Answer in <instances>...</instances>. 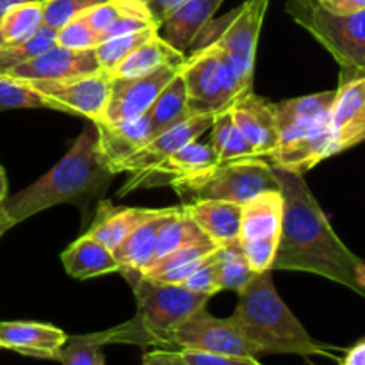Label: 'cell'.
I'll return each mask as SVG.
<instances>
[{"mask_svg":"<svg viewBox=\"0 0 365 365\" xmlns=\"http://www.w3.org/2000/svg\"><path fill=\"white\" fill-rule=\"evenodd\" d=\"M334 98L335 91H323L274 103V116L280 135L278 143L291 141L328 127Z\"/></svg>","mask_w":365,"mask_h":365,"instance_id":"16","label":"cell"},{"mask_svg":"<svg viewBox=\"0 0 365 365\" xmlns=\"http://www.w3.org/2000/svg\"><path fill=\"white\" fill-rule=\"evenodd\" d=\"M210 130H212V134H210L209 145L212 146L214 153H216L217 163H230V160L257 157L250 143L246 141L242 132L235 125L230 109L217 113L214 116Z\"/></svg>","mask_w":365,"mask_h":365,"instance_id":"31","label":"cell"},{"mask_svg":"<svg viewBox=\"0 0 365 365\" xmlns=\"http://www.w3.org/2000/svg\"><path fill=\"white\" fill-rule=\"evenodd\" d=\"M180 355L191 365H262L253 356L216 355V353L191 351V349H180Z\"/></svg>","mask_w":365,"mask_h":365,"instance_id":"42","label":"cell"},{"mask_svg":"<svg viewBox=\"0 0 365 365\" xmlns=\"http://www.w3.org/2000/svg\"><path fill=\"white\" fill-rule=\"evenodd\" d=\"M7 196V178L4 173V168L0 166V202H4Z\"/></svg>","mask_w":365,"mask_h":365,"instance_id":"48","label":"cell"},{"mask_svg":"<svg viewBox=\"0 0 365 365\" xmlns=\"http://www.w3.org/2000/svg\"><path fill=\"white\" fill-rule=\"evenodd\" d=\"M180 64H168L148 75L135 78H113L110 95L100 121L132 120L146 114L159 93L180 71ZM96 123V121H93Z\"/></svg>","mask_w":365,"mask_h":365,"instance_id":"12","label":"cell"},{"mask_svg":"<svg viewBox=\"0 0 365 365\" xmlns=\"http://www.w3.org/2000/svg\"><path fill=\"white\" fill-rule=\"evenodd\" d=\"M57 31L56 29H50L43 25L31 39L27 41L16 43V45H6L0 46V75L7 73L13 68L20 66L25 61L32 59L38 53L45 52L50 46L57 45L56 41Z\"/></svg>","mask_w":365,"mask_h":365,"instance_id":"35","label":"cell"},{"mask_svg":"<svg viewBox=\"0 0 365 365\" xmlns=\"http://www.w3.org/2000/svg\"><path fill=\"white\" fill-rule=\"evenodd\" d=\"M13 109H52L39 93L9 75H0V113Z\"/></svg>","mask_w":365,"mask_h":365,"instance_id":"36","label":"cell"},{"mask_svg":"<svg viewBox=\"0 0 365 365\" xmlns=\"http://www.w3.org/2000/svg\"><path fill=\"white\" fill-rule=\"evenodd\" d=\"M24 2H29V0H0V16H2L9 7L16 6V4H24Z\"/></svg>","mask_w":365,"mask_h":365,"instance_id":"49","label":"cell"},{"mask_svg":"<svg viewBox=\"0 0 365 365\" xmlns=\"http://www.w3.org/2000/svg\"><path fill=\"white\" fill-rule=\"evenodd\" d=\"M330 132L335 152L353 148L365 138V77L364 71L342 70L341 86L330 109Z\"/></svg>","mask_w":365,"mask_h":365,"instance_id":"13","label":"cell"},{"mask_svg":"<svg viewBox=\"0 0 365 365\" xmlns=\"http://www.w3.org/2000/svg\"><path fill=\"white\" fill-rule=\"evenodd\" d=\"M25 84L52 103L53 110L84 116L88 121H100L109 100L113 77L98 70L59 81H31Z\"/></svg>","mask_w":365,"mask_h":365,"instance_id":"9","label":"cell"},{"mask_svg":"<svg viewBox=\"0 0 365 365\" xmlns=\"http://www.w3.org/2000/svg\"><path fill=\"white\" fill-rule=\"evenodd\" d=\"M192 114H217L230 109L253 88L242 82L237 68L217 45H207L185 56L180 66Z\"/></svg>","mask_w":365,"mask_h":365,"instance_id":"5","label":"cell"},{"mask_svg":"<svg viewBox=\"0 0 365 365\" xmlns=\"http://www.w3.org/2000/svg\"><path fill=\"white\" fill-rule=\"evenodd\" d=\"M159 32V27H146L143 31L130 32V34H121L116 38L106 39V41H100L95 46V56L98 61L100 70L107 71V73H113L114 68L128 56V53L134 52L139 45L150 39L152 36H155Z\"/></svg>","mask_w":365,"mask_h":365,"instance_id":"33","label":"cell"},{"mask_svg":"<svg viewBox=\"0 0 365 365\" xmlns=\"http://www.w3.org/2000/svg\"><path fill=\"white\" fill-rule=\"evenodd\" d=\"M95 127L98 134L100 157L113 175H116V168L127 157L155 138L148 113L132 120L96 121Z\"/></svg>","mask_w":365,"mask_h":365,"instance_id":"18","label":"cell"},{"mask_svg":"<svg viewBox=\"0 0 365 365\" xmlns=\"http://www.w3.org/2000/svg\"><path fill=\"white\" fill-rule=\"evenodd\" d=\"M184 207L200 230L217 246L239 239L242 205L220 200H196L184 203Z\"/></svg>","mask_w":365,"mask_h":365,"instance_id":"24","label":"cell"},{"mask_svg":"<svg viewBox=\"0 0 365 365\" xmlns=\"http://www.w3.org/2000/svg\"><path fill=\"white\" fill-rule=\"evenodd\" d=\"M159 212L160 209H130V207H114L110 202H102L88 235L100 241L109 250H114L139 225Z\"/></svg>","mask_w":365,"mask_h":365,"instance_id":"25","label":"cell"},{"mask_svg":"<svg viewBox=\"0 0 365 365\" xmlns=\"http://www.w3.org/2000/svg\"><path fill=\"white\" fill-rule=\"evenodd\" d=\"M113 177L100 157L95 123L89 121L66 155L48 173L14 196H6L4 210L14 227L61 203L84 205L95 192L110 184Z\"/></svg>","mask_w":365,"mask_h":365,"instance_id":"2","label":"cell"},{"mask_svg":"<svg viewBox=\"0 0 365 365\" xmlns=\"http://www.w3.org/2000/svg\"><path fill=\"white\" fill-rule=\"evenodd\" d=\"M173 346L191 351L216 353V355H239L257 359L253 346L242 337L230 317L220 319L205 309L192 314L173 334Z\"/></svg>","mask_w":365,"mask_h":365,"instance_id":"11","label":"cell"},{"mask_svg":"<svg viewBox=\"0 0 365 365\" xmlns=\"http://www.w3.org/2000/svg\"><path fill=\"white\" fill-rule=\"evenodd\" d=\"M9 228H13V223H11L9 217H7L6 210H4V203L0 202V237H2Z\"/></svg>","mask_w":365,"mask_h":365,"instance_id":"47","label":"cell"},{"mask_svg":"<svg viewBox=\"0 0 365 365\" xmlns=\"http://www.w3.org/2000/svg\"><path fill=\"white\" fill-rule=\"evenodd\" d=\"M339 365H365V339H359L349 349H346L344 359Z\"/></svg>","mask_w":365,"mask_h":365,"instance_id":"46","label":"cell"},{"mask_svg":"<svg viewBox=\"0 0 365 365\" xmlns=\"http://www.w3.org/2000/svg\"><path fill=\"white\" fill-rule=\"evenodd\" d=\"M130 13H150L148 6L141 2H134V0H106L102 4L89 7L88 11L82 13V16L88 20L91 29L95 32H102L103 29L109 27L114 20H118L123 14ZM152 14V13H150Z\"/></svg>","mask_w":365,"mask_h":365,"instance_id":"37","label":"cell"},{"mask_svg":"<svg viewBox=\"0 0 365 365\" xmlns=\"http://www.w3.org/2000/svg\"><path fill=\"white\" fill-rule=\"evenodd\" d=\"M331 155H337V152H335L334 138L328 125L312 134L278 143L277 148L271 152L269 159L274 168L303 175Z\"/></svg>","mask_w":365,"mask_h":365,"instance_id":"20","label":"cell"},{"mask_svg":"<svg viewBox=\"0 0 365 365\" xmlns=\"http://www.w3.org/2000/svg\"><path fill=\"white\" fill-rule=\"evenodd\" d=\"M284 198L280 237L271 269L319 274L365 296V264L331 228L303 175L274 168Z\"/></svg>","mask_w":365,"mask_h":365,"instance_id":"1","label":"cell"},{"mask_svg":"<svg viewBox=\"0 0 365 365\" xmlns=\"http://www.w3.org/2000/svg\"><path fill=\"white\" fill-rule=\"evenodd\" d=\"M216 114H195V116L187 118V120L180 121V123L173 125V127L166 128L155 138L150 139L145 146L132 153L130 157L123 160L120 166L116 168L118 173H143L146 170H152L159 163H163L166 157L171 153L178 152L184 148L185 145L192 141H198L210 127H212V120Z\"/></svg>","mask_w":365,"mask_h":365,"instance_id":"14","label":"cell"},{"mask_svg":"<svg viewBox=\"0 0 365 365\" xmlns=\"http://www.w3.org/2000/svg\"><path fill=\"white\" fill-rule=\"evenodd\" d=\"M61 260L70 277L77 280L102 277V274L118 271V262L113 255V250L103 246L102 242L84 234L71 242L63 253Z\"/></svg>","mask_w":365,"mask_h":365,"instance_id":"26","label":"cell"},{"mask_svg":"<svg viewBox=\"0 0 365 365\" xmlns=\"http://www.w3.org/2000/svg\"><path fill=\"white\" fill-rule=\"evenodd\" d=\"M134 2H141V4H148L150 0H134Z\"/></svg>","mask_w":365,"mask_h":365,"instance_id":"50","label":"cell"},{"mask_svg":"<svg viewBox=\"0 0 365 365\" xmlns=\"http://www.w3.org/2000/svg\"><path fill=\"white\" fill-rule=\"evenodd\" d=\"M216 250H217V245L212 241V239H209V237L198 239V241L189 242V245L182 246V248L175 250V252L168 253L166 257H163V259L157 260V262L153 264V266L150 267V269L146 271L143 277H150V274L160 273V271L171 269V267L182 266V264L192 262V260L203 259V257L210 255V253H214Z\"/></svg>","mask_w":365,"mask_h":365,"instance_id":"38","label":"cell"},{"mask_svg":"<svg viewBox=\"0 0 365 365\" xmlns=\"http://www.w3.org/2000/svg\"><path fill=\"white\" fill-rule=\"evenodd\" d=\"M182 287L187 291L196 292V294H205L212 298L214 294L221 291L220 284H217V273L216 264H214V253L207 257L191 274L184 280Z\"/></svg>","mask_w":365,"mask_h":365,"instance_id":"41","label":"cell"},{"mask_svg":"<svg viewBox=\"0 0 365 365\" xmlns=\"http://www.w3.org/2000/svg\"><path fill=\"white\" fill-rule=\"evenodd\" d=\"M43 2V25L50 29H61L71 18L78 16L89 7L102 4L106 0H41Z\"/></svg>","mask_w":365,"mask_h":365,"instance_id":"40","label":"cell"},{"mask_svg":"<svg viewBox=\"0 0 365 365\" xmlns=\"http://www.w3.org/2000/svg\"><path fill=\"white\" fill-rule=\"evenodd\" d=\"M317 4L335 14H353L365 9V0H317Z\"/></svg>","mask_w":365,"mask_h":365,"instance_id":"44","label":"cell"},{"mask_svg":"<svg viewBox=\"0 0 365 365\" xmlns=\"http://www.w3.org/2000/svg\"><path fill=\"white\" fill-rule=\"evenodd\" d=\"M175 191L184 203L196 200H220L245 205L262 192L278 191V182L273 164L266 163L262 157H250L220 163L205 177Z\"/></svg>","mask_w":365,"mask_h":365,"instance_id":"8","label":"cell"},{"mask_svg":"<svg viewBox=\"0 0 365 365\" xmlns=\"http://www.w3.org/2000/svg\"><path fill=\"white\" fill-rule=\"evenodd\" d=\"M185 53L178 52L173 46L168 45L160 34L157 32L150 39H146L143 45L132 53H128L110 73L113 78H135L148 75L159 68L168 66V64H180L184 63Z\"/></svg>","mask_w":365,"mask_h":365,"instance_id":"27","label":"cell"},{"mask_svg":"<svg viewBox=\"0 0 365 365\" xmlns=\"http://www.w3.org/2000/svg\"><path fill=\"white\" fill-rule=\"evenodd\" d=\"M284 217L280 189L266 191L242 205L239 242H278Z\"/></svg>","mask_w":365,"mask_h":365,"instance_id":"21","label":"cell"},{"mask_svg":"<svg viewBox=\"0 0 365 365\" xmlns=\"http://www.w3.org/2000/svg\"><path fill=\"white\" fill-rule=\"evenodd\" d=\"M95 48L89 50H70L64 46L53 45L45 52L38 53L32 59L25 61L20 66L13 68L4 75L16 78V81H59V78L75 77L98 71Z\"/></svg>","mask_w":365,"mask_h":365,"instance_id":"15","label":"cell"},{"mask_svg":"<svg viewBox=\"0 0 365 365\" xmlns=\"http://www.w3.org/2000/svg\"><path fill=\"white\" fill-rule=\"evenodd\" d=\"M143 365H191L184 360L180 351H168V349H155L145 353Z\"/></svg>","mask_w":365,"mask_h":365,"instance_id":"43","label":"cell"},{"mask_svg":"<svg viewBox=\"0 0 365 365\" xmlns=\"http://www.w3.org/2000/svg\"><path fill=\"white\" fill-rule=\"evenodd\" d=\"M223 2L225 0H185L159 25L164 32L160 38L175 50L185 53Z\"/></svg>","mask_w":365,"mask_h":365,"instance_id":"22","label":"cell"},{"mask_svg":"<svg viewBox=\"0 0 365 365\" xmlns=\"http://www.w3.org/2000/svg\"><path fill=\"white\" fill-rule=\"evenodd\" d=\"M305 365H316V364H312V362H307Z\"/></svg>","mask_w":365,"mask_h":365,"instance_id":"51","label":"cell"},{"mask_svg":"<svg viewBox=\"0 0 365 365\" xmlns=\"http://www.w3.org/2000/svg\"><path fill=\"white\" fill-rule=\"evenodd\" d=\"M217 164H220L217 157L209 143L192 141L178 152L171 153L152 170L130 175L118 195L125 196L135 189L160 187V185H171L173 189L184 187L205 177Z\"/></svg>","mask_w":365,"mask_h":365,"instance_id":"10","label":"cell"},{"mask_svg":"<svg viewBox=\"0 0 365 365\" xmlns=\"http://www.w3.org/2000/svg\"><path fill=\"white\" fill-rule=\"evenodd\" d=\"M56 41L59 46L70 50H89L98 45V32L91 29L82 14L71 18L70 21L57 29Z\"/></svg>","mask_w":365,"mask_h":365,"instance_id":"39","label":"cell"},{"mask_svg":"<svg viewBox=\"0 0 365 365\" xmlns=\"http://www.w3.org/2000/svg\"><path fill=\"white\" fill-rule=\"evenodd\" d=\"M41 27V0H29V2L16 4L0 16V46L27 41Z\"/></svg>","mask_w":365,"mask_h":365,"instance_id":"30","label":"cell"},{"mask_svg":"<svg viewBox=\"0 0 365 365\" xmlns=\"http://www.w3.org/2000/svg\"><path fill=\"white\" fill-rule=\"evenodd\" d=\"M214 264H216L217 284L221 291L239 292L257 274L250 267L239 239L217 246L214 252Z\"/></svg>","mask_w":365,"mask_h":365,"instance_id":"32","label":"cell"},{"mask_svg":"<svg viewBox=\"0 0 365 365\" xmlns=\"http://www.w3.org/2000/svg\"><path fill=\"white\" fill-rule=\"evenodd\" d=\"M68 335L61 328L38 321H4L0 323V349L39 360H56Z\"/></svg>","mask_w":365,"mask_h":365,"instance_id":"17","label":"cell"},{"mask_svg":"<svg viewBox=\"0 0 365 365\" xmlns=\"http://www.w3.org/2000/svg\"><path fill=\"white\" fill-rule=\"evenodd\" d=\"M107 344V330L98 334L68 337L57 362L63 365H106L102 348Z\"/></svg>","mask_w":365,"mask_h":365,"instance_id":"34","label":"cell"},{"mask_svg":"<svg viewBox=\"0 0 365 365\" xmlns=\"http://www.w3.org/2000/svg\"><path fill=\"white\" fill-rule=\"evenodd\" d=\"M287 13L331 53L341 70H365V9L335 14L317 0H291Z\"/></svg>","mask_w":365,"mask_h":365,"instance_id":"6","label":"cell"},{"mask_svg":"<svg viewBox=\"0 0 365 365\" xmlns=\"http://www.w3.org/2000/svg\"><path fill=\"white\" fill-rule=\"evenodd\" d=\"M203 237H207V235L200 230V227L195 223V220L189 216V212L185 210L184 205L171 207L170 212L164 216L163 223H160L159 232H157L155 252H153V259L150 267H152L159 259L166 257L168 253L175 252V250L182 248V246L189 245V242H195Z\"/></svg>","mask_w":365,"mask_h":365,"instance_id":"28","label":"cell"},{"mask_svg":"<svg viewBox=\"0 0 365 365\" xmlns=\"http://www.w3.org/2000/svg\"><path fill=\"white\" fill-rule=\"evenodd\" d=\"M148 116L150 120H152L155 135L160 134L163 130H166V128L173 127V125L180 123V121L187 120V118L195 116V114L189 110L187 91H185V84L180 71H178V73L171 78L170 84L159 93L155 102L150 107Z\"/></svg>","mask_w":365,"mask_h":365,"instance_id":"29","label":"cell"},{"mask_svg":"<svg viewBox=\"0 0 365 365\" xmlns=\"http://www.w3.org/2000/svg\"><path fill=\"white\" fill-rule=\"evenodd\" d=\"M182 2H185V0H150L146 6H148L150 13H152L153 20L157 21V25H160L164 20H166L168 14H170L171 11L177 9Z\"/></svg>","mask_w":365,"mask_h":365,"instance_id":"45","label":"cell"},{"mask_svg":"<svg viewBox=\"0 0 365 365\" xmlns=\"http://www.w3.org/2000/svg\"><path fill=\"white\" fill-rule=\"evenodd\" d=\"M230 113L255 155L269 157L280 141L274 103L250 91L230 107Z\"/></svg>","mask_w":365,"mask_h":365,"instance_id":"19","label":"cell"},{"mask_svg":"<svg viewBox=\"0 0 365 365\" xmlns=\"http://www.w3.org/2000/svg\"><path fill=\"white\" fill-rule=\"evenodd\" d=\"M134 289L135 316L107 330L109 342L139 346H173V334L185 319L205 309L210 296L196 294L182 285L157 284L138 277L128 282Z\"/></svg>","mask_w":365,"mask_h":365,"instance_id":"4","label":"cell"},{"mask_svg":"<svg viewBox=\"0 0 365 365\" xmlns=\"http://www.w3.org/2000/svg\"><path fill=\"white\" fill-rule=\"evenodd\" d=\"M267 2L269 0H246L242 6L227 13L223 18L217 20L212 18L198 32L187 52L203 48L207 45H217L237 68L242 82L248 88H253L257 45L266 16Z\"/></svg>","mask_w":365,"mask_h":365,"instance_id":"7","label":"cell"},{"mask_svg":"<svg viewBox=\"0 0 365 365\" xmlns=\"http://www.w3.org/2000/svg\"><path fill=\"white\" fill-rule=\"evenodd\" d=\"M239 294L230 316L242 337L257 355H299L335 359L334 348L314 341L298 317L291 312L273 284V269L257 273Z\"/></svg>","mask_w":365,"mask_h":365,"instance_id":"3","label":"cell"},{"mask_svg":"<svg viewBox=\"0 0 365 365\" xmlns=\"http://www.w3.org/2000/svg\"><path fill=\"white\" fill-rule=\"evenodd\" d=\"M170 212V209H160L157 216L150 217L143 225H139L134 232L127 235L116 248L113 250V255L118 262V271L132 282L134 278L141 277L150 267L155 252L157 232L164 216Z\"/></svg>","mask_w":365,"mask_h":365,"instance_id":"23","label":"cell"}]
</instances>
